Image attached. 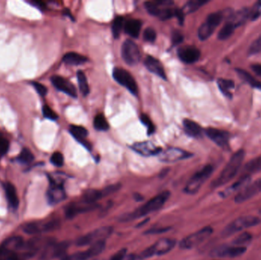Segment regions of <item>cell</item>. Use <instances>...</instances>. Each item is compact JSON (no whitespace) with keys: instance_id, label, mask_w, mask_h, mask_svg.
<instances>
[{"instance_id":"cell-1","label":"cell","mask_w":261,"mask_h":260,"mask_svg":"<svg viewBox=\"0 0 261 260\" xmlns=\"http://www.w3.org/2000/svg\"><path fill=\"white\" fill-rule=\"evenodd\" d=\"M245 157V150H239L233 154L221 173L212 183L213 188H218L228 183L236 176Z\"/></svg>"},{"instance_id":"cell-2","label":"cell","mask_w":261,"mask_h":260,"mask_svg":"<svg viewBox=\"0 0 261 260\" xmlns=\"http://www.w3.org/2000/svg\"><path fill=\"white\" fill-rule=\"evenodd\" d=\"M170 195H171V193L168 191H164V192L158 194V195H156L154 198L150 199L148 202H146L144 205L139 207L134 212L125 215L122 217V220L123 221H129L130 220H134V219L143 217L144 215L159 210L161 208L164 206V204L168 202Z\"/></svg>"},{"instance_id":"cell-3","label":"cell","mask_w":261,"mask_h":260,"mask_svg":"<svg viewBox=\"0 0 261 260\" xmlns=\"http://www.w3.org/2000/svg\"><path fill=\"white\" fill-rule=\"evenodd\" d=\"M261 223V219L255 216H244L231 221L224 227L222 231L223 237H229L237 232L241 231L245 229L253 227Z\"/></svg>"},{"instance_id":"cell-4","label":"cell","mask_w":261,"mask_h":260,"mask_svg":"<svg viewBox=\"0 0 261 260\" xmlns=\"http://www.w3.org/2000/svg\"><path fill=\"white\" fill-rule=\"evenodd\" d=\"M224 12H216L208 15L206 20L198 30V37L201 41L207 40L213 35L218 26L222 22Z\"/></svg>"},{"instance_id":"cell-5","label":"cell","mask_w":261,"mask_h":260,"mask_svg":"<svg viewBox=\"0 0 261 260\" xmlns=\"http://www.w3.org/2000/svg\"><path fill=\"white\" fill-rule=\"evenodd\" d=\"M176 245V240L171 238H163L151 247L146 249L140 255L141 260L151 258L154 256L164 255L169 253Z\"/></svg>"},{"instance_id":"cell-6","label":"cell","mask_w":261,"mask_h":260,"mask_svg":"<svg viewBox=\"0 0 261 260\" xmlns=\"http://www.w3.org/2000/svg\"><path fill=\"white\" fill-rule=\"evenodd\" d=\"M213 172V167L211 165H206L202 170L194 174L185 187V192L189 195L196 194L200 189L208 178L211 176Z\"/></svg>"},{"instance_id":"cell-7","label":"cell","mask_w":261,"mask_h":260,"mask_svg":"<svg viewBox=\"0 0 261 260\" xmlns=\"http://www.w3.org/2000/svg\"><path fill=\"white\" fill-rule=\"evenodd\" d=\"M213 229L211 227H205L193 234L182 239L179 243V247L182 250H191L203 244L213 234Z\"/></svg>"},{"instance_id":"cell-8","label":"cell","mask_w":261,"mask_h":260,"mask_svg":"<svg viewBox=\"0 0 261 260\" xmlns=\"http://www.w3.org/2000/svg\"><path fill=\"white\" fill-rule=\"evenodd\" d=\"M112 232L113 228L112 227L107 226L99 227L80 237L77 240V245L79 247H85L87 245H92L101 240H106V239L112 234Z\"/></svg>"},{"instance_id":"cell-9","label":"cell","mask_w":261,"mask_h":260,"mask_svg":"<svg viewBox=\"0 0 261 260\" xmlns=\"http://www.w3.org/2000/svg\"><path fill=\"white\" fill-rule=\"evenodd\" d=\"M112 76L116 82L126 87L130 93L137 95L138 91L137 83L129 71L120 67H116L112 71Z\"/></svg>"},{"instance_id":"cell-10","label":"cell","mask_w":261,"mask_h":260,"mask_svg":"<svg viewBox=\"0 0 261 260\" xmlns=\"http://www.w3.org/2000/svg\"><path fill=\"white\" fill-rule=\"evenodd\" d=\"M122 57L126 64L134 66L140 61L141 52L134 42L126 40L122 47Z\"/></svg>"},{"instance_id":"cell-11","label":"cell","mask_w":261,"mask_h":260,"mask_svg":"<svg viewBox=\"0 0 261 260\" xmlns=\"http://www.w3.org/2000/svg\"><path fill=\"white\" fill-rule=\"evenodd\" d=\"M58 225L59 222L54 220L47 222H31L24 226L23 231L29 235H35L55 230Z\"/></svg>"},{"instance_id":"cell-12","label":"cell","mask_w":261,"mask_h":260,"mask_svg":"<svg viewBox=\"0 0 261 260\" xmlns=\"http://www.w3.org/2000/svg\"><path fill=\"white\" fill-rule=\"evenodd\" d=\"M50 185L47 190V200L51 205L60 203L65 199L66 192L61 181L50 177Z\"/></svg>"},{"instance_id":"cell-13","label":"cell","mask_w":261,"mask_h":260,"mask_svg":"<svg viewBox=\"0 0 261 260\" xmlns=\"http://www.w3.org/2000/svg\"><path fill=\"white\" fill-rule=\"evenodd\" d=\"M68 247V242H61V243H58V244H54V243L51 242L44 249L42 257H41V260H50L62 257L67 252Z\"/></svg>"},{"instance_id":"cell-14","label":"cell","mask_w":261,"mask_h":260,"mask_svg":"<svg viewBox=\"0 0 261 260\" xmlns=\"http://www.w3.org/2000/svg\"><path fill=\"white\" fill-rule=\"evenodd\" d=\"M246 251L245 247L224 245L214 249L211 252V256L216 258H235L245 254Z\"/></svg>"},{"instance_id":"cell-15","label":"cell","mask_w":261,"mask_h":260,"mask_svg":"<svg viewBox=\"0 0 261 260\" xmlns=\"http://www.w3.org/2000/svg\"><path fill=\"white\" fill-rule=\"evenodd\" d=\"M261 192V178L257 179L255 182L248 184L242 190L240 191L234 198V202L237 204H241L247 202Z\"/></svg>"},{"instance_id":"cell-16","label":"cell","mask_w":261,"mask_h":260,"mask_svg":"<svg viewBox=\"0 0 261 260\" xmlns=\"http://www.w3.org/2000/svg\"><path fill=\"white\" fill-rule=\"evenodd\" d=\"M193 154L182 149L171 147L164 151H161L158 155L159 160L164 163H176L179 160H186L192 157Z\"/></svg>"},{"instance_id":"cell-17","label":"cell","mask_w":261,"mask_h":260,"mask_svg":"<svg viewBox=\"0 0 261 260\" xmlns=\"http://www.w3.org/2000/svg\"><path fill=\"white\" fill-rule=\"evenodd\" d=\"M206 135L218 147L226 149L229 146L230 134L225 130L209 128L205 130Z\"/></svg>"},{"instance_id":"cell-18","label":"cell","mask_w":261,"mask_h":260,"mask_svg":"<svg viewBox=\"0 0 261 260\" xmlns=\"http://www.w3.org/2000/svg\"><path fill=\"white\" fill-rule=\"evenodd\" d=\"M50 80H51L52 84L58 90L64 92V93L73 97V98H77V92L76 87H74L72 83L70 82L67 79L60 77V76H53Z\"/></svg>"},{"instance_id":"cell-19","label":"cell","mask_w":261,"mask_h":260,"mask_svg":"<svg viewBox=\"0 0 261 260\" xmlns=\"http://www.w3.org/2000/svg\"><path fill=\"white\" fill-rule=\"evenodd\" d=\"M133 150L144 157H151V156L159 155L162 149L158 146H156L151 141L139 142L131 146Z\"/></svg>"},{"instance_id":"cell-20","label":"cell","mask_w":261,"mask_h":260,"mask_svg":"<svg viewBox=\"0 0 261 260\" xmlns=\"http://www.w3.org/2000/svg\"><path fill=\"white\" fill-rule=\"evenodd\" d=\"M179 58L186 64H193L199 60L200 57V51L199 49L193 46H184L177 50Z\"/></svg>"},{"instance_id":"cell-21","label":"cell","mask_w":261,"mask_h":260,"mask_svg":"<svg viewBox=\"0 0 261 260\" xmlns=\"http://www.w3.org/2000/svg\"><path fill=\"white\" fill-rule=\"evenodd\" d=\"M95 205H89L85 203L84 201L80 202H72L69 204L65 208V215L67 218H73L77 215L84 212L92 210L95 208Z\"/></svg>"},{"instance_id":"cell-22","label":"cell","mask_w":261,"mask_h":260,"mask_svg":"<svg viewBox=\"0 0 261 260\" xmlns=\"http://www.w3.org/2000/svg\"><path fill=\"white\" fill-rule=\"evenodd\" d=\"M144 65L150 72L158 76L160 78L167 80V76L165 74L164 66L159 60L152 57V56H147L145 60H144Z\"/></svg>"},{"instance_id":"cell-23","label":"cell","mask_w":261,"mask_h":260,"mask_svg":"<svg viewBox=\"0 0 261 260\" xmlns=\"http://www.w3.org/2000/svg\"><path fill=\"white\" fill-rule=\"evenodd\" d=\"M70 133H71V135L80 143H82L84 147H87V149L91 150L92 146L90 143L87 141V137L88 135V131L85 128L82 127V126H78V125H71L70 126Z\"/></svg>"},{"instance_id":"cell-24","label":"cell","mask_w":261,"mask_h":260,"mask_svg":"<svg viewBox=\"0 0 261 260\" xmlns=\"http://www.w3.org/2000/svg\"><path fill=\"white\" fill-rule=\"evenodd\" d=\"M248 19H249V8H244L238 12L231 13L227 22L237 29L238 27L244 25Z\"/></svg>"},{"instance_id":"cell-25","label":"cell","mask_w":261,"mask_h":260,"mask_svg":"<svg viewBox=\"0 0 261 260\" xmlns=\"http://www.w3.org/2000/svg\"><path fill=\"white\" fill-rule=\"evenodd\" d=\"M250 182H251V176L250 175H241V178L237 182L232 184L228 189H226L225 190L221 192L220 195L222 198H226V197L229 196L230 195L234 193V192H239L245 186H247L250 183Z\"/></svg>"},{"instance_id":"cell-26","label":"cell","mask_w":261,"mask_h":260,"mask_svg":"<svg viewBox=\"0 0 261 260\" xmlns=\"http://www.w3.org/2000/svg\"><path fill=\"white\" fill-rule=\"evenodd\" d=\"M4 189H5V195H6L7 200L11 208L16 209L19 207V197L17 195L16 189L10 182H6L4 184Z\"/></svg>"},{"instance_id":"cell-27","label":"cell","mask_w":261,"mask_h":260,"mask_svg":"<svg viewBox=\"0 0 261 260\" xmlns=\"http://www.w3.org/2000/svg\"><path fill=\"white\" fill-rule=\"evenodd\" d=\"M182 124H183L185 131L188 135L190 136V137H196V138L201 137L203 129L200 127L199 124L196 123L194 121L190 120V119H184Z\"/></svg>"},{"instance_id":"cell-28","label":"cell","mask_w":261,"mask_h":260,"mask_svg":"<svg viewBox=\"0 0 261 260\" xmlns=\"http://www.w3.org/2000/svg\"><path fill=\"white\" fill-rule=\"evenodd\" d=\"M141 25L142 23L138 19H130L125 23V32L130 37L137 39L140 35Z\"/></svg>"},{"instance_id":"cell-29","label":"cell","mask_w":261,"mask_h":260,"mask_svg":"<svg viewBox=\"0 0 261 260\" xmlns=\"http://www.w3.org/2000/svg\"><path fill=\"white\" fill-rule=\"evenodd\" d=\"M87 61H88L87 57L76 52H69L63 57V62L68 65H81L85 64Z\"/></svg>"},{"instance_id":"cell-30","label":"cell","mask_w":261,"mask_h":260,"mask_svg":"<svg viewBox=\"0 0 261 260\" xmlns=\"http://www.w3.org/2000/svg\"><path fill=\"white\" fill-rule=\"evenodd\" d=\"M261 171V155L254 158L245 164L243 169L242 175H250Z\"/></svg>"},{"instance_id":"cell-31","label":"cell","mask_w":261,"mask_h":260,"mask_svg":"<svg viewBox=\"0 0 261 260\" xmlns=\"http://www.w3.org/2000/svg\"><path fill=\"white\" fill-rule=\"evenodd\" d=\"M104 195L105 194H104L103 191L89 189V190H87L83 195L82 201H84L85 203L89 204V205H95L96 202L101 199Z\"/></svg>"},{"instance_id":"cell-32","label":"cell","mask_w":261,"mask_h":260,"mask_svg":"<svg viewBox=\"0 0 261 260\" xmlns=\"http://www.w3.org/2000/svg\"><path fill=\"white\" fill-rule=\"evenodd\" d=\"M236 71L238 76L243 80H245V82L248 83L254 88H256L261 90V83L257 80L253 76H251L248 72H247L246 70H241V69H237Z\"/></svg>"},{"instance_id":"cell-33","label":"cell","mask_w":261,"mask_h":260,"mask_svg":"<svg viewBox=\"0 0 261 260\" xmlns=\"http://www.w3.org/2000/svg\"><path fill=\"white\" fill-rule=\"evenodd\" d=\"M206 3H208V1H206V0H191V1L186 2L181 9L185 15L193 13Z\"/></svg>"},{"instance_id":"cell-34","label":"cell","mask_w":261,"mask_h":260,"mask_svg":"<svg viewBox=\"0 0 261 260\" xmlns=\"http://www.w3.org/2000/svg\"><path fill=\"white\" fill-rule=\"evenodd\" d=\"M218 86L221 92L225 95L226 97L231 98L232 97L231 89L234 88V83L232 80H224V79H219L218 80Z\"/></svg>"},{"instance_id":"cell-35","label":"cell","mask_w":261,"mask_h":260,"mask_svg":"<svg viewBox=\"0 0 261 260\" xmlns=\"http://www.w3.org/2000/svg\"><path fill=\"white\" fill-rule=\"evenodd\" d=\"M77 76L80 91L84 96H87L89 93V84L87 83V77H86L84 72L81 71V70L77 72Z\"/></svg>"},{"instance_id":"cell-36","label":"cell","mask_w":261,"mask_h":260,"mask_svg":"<svg viewBox=\"0 0 261 260\" xmlns=\"http://www.w3.org/2000/svg\"><path fill=\"white\" fill-rule=\"evenodd\" d=\"M251 240H252V235L248 232H244L233 240L232 245L245 247V245L249 244Z\"/></svg>"},{"instance_id":"cell-37","label":"cell","mask_w":261,"mask_h":260,"mask_svg":"<svg viewBox=\"0 0 261 260\" xmlns=\"http://www.w3.org/2000/svg\"><path fill=\"white\" fill-rule=\"evenodd\" d=\"M93 125L96 130H102V131L107 130L109 128V123L102 114H99L95 116L93 121Z\"/></svg>"},{"instance_id":"cell-38","label":"cell","mask_w":261,"mask_h":260,"mask_svg":"<svg viewBox=\"0 0 261 260\" xmlns=\"http://www.w3.org/2000/svg\"><path fill=\"white\" fill-rule=\"evenodd\" d=\"M235 29H236L231 24L228 23L227 22L225 25L222 27V29L220 30L219 33L218 35V38L220 40H227V39H229L231 35H233Z\"/></svg>"},{"instance_id":"cell-39","label":"cell","mask_w":261,"mask_h":260,"mask_svg":"<svg viewBox=\"0 0 261 260\" xmlns=\"http://www.w3.org/2000/svg\"><path fill=\"white\" fill-rule=\"evenodd\" d=\"M92 258H93L92 254L89 249H87L85 251L77 252L71 255L67 256L62 260H88Z\"/></svg>"},{"instance_id":"cell-40","label":"cell","mask_w":261,"mask_h":260,"mask_svg":"<svg viewBox=\"0 0 261 260\" xmlns=\"http://www.w3.org/2000/svg\"><path fill=\"white\" fill-rule=\"evenodd\" d=\"M123 27H124V19H123V17H117L113 21L112 26V35L114 36L115 39H119Z\"/></svg>"},{"instance_id":"cell-41","label":"cell","mask_w":261,"mask_h":260,"mask_svg":"<svg viewBox=\"0 0 261 260\" xmlns=\"http://www.w3.org/2000/svg\"><path fill=\"white\" fill-rule=\"evenodd\" d=\"M35 157L32 152L27 148H24L18 156V161L22 164H29L33 161Z\"/></svg>"},{"instance_id":"cell-42","label":"cell","mask_w":261,"mask_h":260,"mask_svg":"<svg viewBox=\"0 0 261 260\" xmlns=\"http://www.w3.org/2000/svg\"><path fill=\"white\" fill-rule=\"evenodd\" d=\"M261 16V2L255 3L252 8H249V19L255 21Z\"/></svg>"},{"instance_id":"cell-43","label":"cell","mask_w":261,"mask_h":260,"mask_svg":"<svg viewBox=\"0 0 261 260\" xmlns=\"http://www.w3.org/2000/svg\"><path fill=\"white\" fill-rule=\"evenodd\" d=\"M140 119H141L142 124H144L146 127L147 128V134L151 135L155 131V128H154V125H153L150 118L145 114H141Z\"/></svg>"},{"instance_id":"cell-44","label":"cell","mask_w":261,"mask_h":260,"mask_svg":"<svg viewBox=\"0 0 261 260\" xmlns=\"http://www.w3.org/2000/svg\"><path fill=\"white\" fill-rule=\"evenodd\" d=\"M261 52V35L256 39L253 43H251L248 49V55H255Z\"/></svg>"},{"instance_id":"cell-45","label":"cell","mask_w":261,"mask_h":260,"mask_svg":"<svg viewBox=\"0 0 261 260\" xmlns=\"http://www.w3.org/2000/svg\"><path fill=\"white\" fill-rule=\"evenodd\" d=\"M50 162L55 167H62L64 162V156L60 152H55L50 157Z\"/></svg>"},{"instance_id":"cell-46","label":"cell","mask_w":261,"mask_h":260,"mask_svg":"<svg viewBox=\"0 0 261 260\" xmlns=\"http://www.w3.org/2000/svg\"><path fill=\"white\" fill-rule=\"evenodd\" d=\"M42 112H43V115L46 119H50V120L52 121H56L58 119V115H57L55 112L52 110L51 108L49 107L48 105H44Z\"/></svg>"},{"instance_id":"cell-47","label":"cell","mask_w":261,"mask_h":260,"mask_svg":"<svg viewBox=\"0 0 261 260\" xmlns=\"http://www.w3.org/2000/svg\"><path fill=\"white\" fill-rule=\"evenodd\" d=\"M143 38H144V40L145 42L153 43V42H155L156 38H157L155 30L152 28H147L143 34Z\"/></svg>"},{"instance_id":"cell-48","label":"cell","mask_w":261,"mask_h":260,"mask_svg":"<svg viewBox=\"0 0 261 260\" xmlns=\"http://www.w3.org/2000/svg\"><path fill=\"white\" fill-rule=\"evenodd\" d=\"M8 148H9V142L2 133H0V155L6 154Z\"/></svg>"},{"instance_id":"cell-49","label":"cell","mask_w":261,"mask_h":260,"mask_svg":"<svg viewBox=\"0 0 261 260\" xmlns=\"http://www.w3.org/2000/svg\"><path fill=\"white\" fill-rule=\"evenodd\" d=\"M32 86L41 96H45L47 94V88L45 86L38 82H32Z\"/></svg>"},{"instance_id":"cell-50","label":"cell","mask_w":261,"mask_h":260,"mask_svg":"<svg viewBox=\"0 0 261 260\" xmlns=\"http://www.w3.org/2000/svg\"><path fill=\"white\" fill-rule=\"evenodd\" d=\"M127 250L126 249H121L114 255L111 257L109 260H126L127 257Z\"/></svg>"},{"instance_id":"cell-51","label":"cell","mask_w":261,"mask_h":260,"mask_svg":"<svg viewBox=\"0 0 261 260\" xmlns=\"http://www.w3.org/2000/svg\"><path fill=\"white\" fill-rule=\"evenodd\" d=\"M183 40V36L179 32H174L172 35V43L174 46L177 45Z\"/></svg>"},{"instance_id":"cell-52","label":"cell","mask_w":261,"mask_h":260,"mask_svg":"<svg viewBox=\"0 0 261 260\" xmlns=\"http://www.w3.org/2000/svg\"><path fill=\"white\" fill-rule=\"evenodd\" d=\"M174 16H176L177 18L178 21H179L180 25L183 24V22H184L185 14L183 13L181 8H175Z\"/></svg>"},{"instance_id":"cell-53","label":"cell","mask_w":261,"mask_h":260,"mask_svg":"<svg viewBox=\"0 0 261 260\" xmlns=\"http://www.w3.org/2000/svg\"><path fill=\"white\" fill-rule=\"evenodd\" d=\"M29 3L32 4L34 6L37 7L39 9L42 11H44L47 8V5H46L45 2H42V1L33 0V1H30Z\"/></svg>"},{"instance_id":"cell-54","label":"cell","mask_w":261,"mask_h":260,"mask_svg":"<svg viewBox=\"0 0 261 260\" xmlns=\"http://www.w3.org/2000/svg\"><path fill=\"white\" fill-rule=\"evenodd\" d=\"M251 69L253 70V71L255 72L257 75L261 77V64H253V65L251 66Z\"/></svg>"},{"instance_id":"cell-55","label":"cell","mask_w":261,"mask_h":260,"mask_svg":"<svg viewBox=\"0 0 261 260\" xmlns=\"http://www.w3.org/2000/svg\"><path fill=\"white\" fill-rule=\"evenodd\" d=\"M168 228H159V229H153L152 230H151V231H148L147 233L148 234H156V233H164V232L167 231L168 230Z\"/></svg>"},{"instance_id":"cell-56","label":"cell","mask_w":261,"mask_h":260,"mask_svg":"<svg viewBox=\"0 0 261 260\" xmlns=\"http://www.w3.org/2000/svg\"><path fill=\"white\" fill-rule=\"evenodd\" d=\"M64 14L65 15H67V16L70 17L71 19H73L74 20V18H73L72 15H71V12H70V10H68V9H65V10L64 11Z\"/></svg>"},{"instance_id":"cell-57","label":"cell","mask_w":261,"mask_h":260,"mask_svg":"<svg viewBox=\"0 0 261 260\" xmlns=\"http://www.w3.org/2000/svg\"></svg>"}]
</instances>
